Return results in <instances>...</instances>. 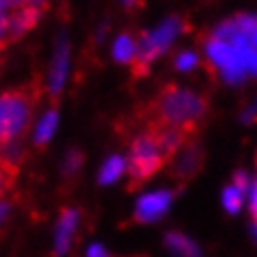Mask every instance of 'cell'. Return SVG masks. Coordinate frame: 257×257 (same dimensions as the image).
<instances>
[{
    "instance_id": "cell-14",
    "label": "cell",
    "mask_w": 257,
    "mask_h": 257,
    "mask_svg": "<svg viewBox=\"0 0 257 257\" xmlns=\"http://www.w3.org/2000/svg\"><path fill=\"white\" fill-rule=\"evenodd\" d=\"M16 175H18V166L11 164L9 159L0 157V196H3L11 185H14Z\"/></svg>"
},
{
    "instance_id": "cell-1",
    "label": "cell",
    "mask_w": 257,
    "mask_h": 257,
    "mask_svg": "<svg viewBox=\"0 0 257 257\" xmlns=\"http://www.w3.org/2000/svg\"><path fill=\"white\" fill-rule=\"evenodd\" d=\"M205 107L207 105L198 94L177 85H166L151 105L149 124L175 126L181 131L194 133L198 118L205 113Z\"/></svg>"
},
{
    "instance_id": "cell-4",
    "label": "cell",
    "mask_w": 257,
    "mask_h": 257,
    "mask_svg": "<svg viewBox=\"0 0 257 257\" xmlns=\"http://www.w3.org/2000/svg\"><path fill=\"white\" fill-rule=\"evenodd\" d=\"M164 155L155 144L151 133L138 138L131 146V159H128V175H131V188H138L140 183H144L149 177L164 166Z\"/></svg>"
},
{
    "instance_id": "cell-10",
    "label": "cell",
    "mask_w": 257,
    "mask_h": 257,
    "mask_svg": "<svg viewBox=\"0 0 257 257\" xmlns=\"http://www.w3.org/2000/svg\"><path fill=\"white\" fill-rule=\"evenodd\" d=\"M166 246H168L177 257H201V248H198L190 237H185L181 233H168V237H166Z\"/></svg>"
},
{
    "instance_id": "cell-12",
    "label": "cell",
    "mask_w": 257,
    "mask_h": 257,
    "mask_svg": "<svg viewBox=\"0 0 257 257\" xmlns=\"http://www.w3.org/2000/svg\"><path fill=\"white\" fill-rule=\"evenodd\" d=\"M198 164H201V155H198V151H185V153H183V157L179 159V164H177L175 175H177L179 179L192 177V175L196 172Z\"/></svg>"
},
{
    "instance_id": "cell-15",
    "label": "cell",
    "mask_w": 257,
    "mask_h": 257,
    "mask_svg": "<svg viewBox=\"0 0 257 257\" xmlns=\"http://www.w3.org/2000/svg\"><path fill=\"white\" fill-rule=\"evenodd\" d=\"M113 57L118 61H133L136 59V44L128 35H122L118 37V42H115L113 46Z\"/></svg>"
},
{
    "instance_id": "cell-13",
    "label": "cell",
    "mask_w": 257,
    "mask_h": 257,
    "mask_svg": "<svg viewBox=\"0 0 257 257\" xmlns=\"http://www.w3.org/2000/svg\"><path fill=\"white\" fill-rule=\"evenodd\" d=\"M122 172H124V159L122 157H109L100 170V183H113Z\"/></svg>"
},
{
    "instance_id": "cell-20",
    "label": "cell",
    "mask_w": 257,
    "mask_h": 257,
    "mask_svg": "<svg viewBox=\"0 0 257 257\" xmlns=\"http://www.w3.org/2000/svg\"><path fill=\"white\" fill-rule=\"evenodd\" d=\"M233 181H235L233 188H235V190H240V192H244V190L248 188V179H246V175H244V172H237Z\"/></svg>"
},
{
    "instance_id": "cell-21",
    "label": "cell",
    "mask_w": 257,
    "mask_h": 257,
    "mask_svg": "<svg viewBox=\"0 0 257 257\" xmlns=\"http://www.w3.org/2000/svg\"><path fill=\"white\" fill-rule=\"evenodd\" d=\"M87 257H107V253H105V248H102V246H98V244H94V246H89Z\"/></svg>"
},
{
    "instance_id": "cell-6",
    "label": "cell",
    "mask_w": 257,
    "mask_h": 257,
    "mask_svg": "<svg viewBox=\"0 0 257 257\" xmlns=\"http://www.w3.org/2000/svg\"><path fill=\"white\" fill-rule=\"evenodd\" d=\"M170 201H172V194L166 190L142 196L136 207V220L138 222H153V220H157V218H162L166 214V209L170 207Z\"/></svg>"
},
{
    "instance_id": "cell-16",
    "label": "cell",
    "mask_w": 257,
    "mask_h": 257,
    "mask_svg": "<svg viewBox=\"0 0 257 257\" xmlns=\"http://www.w3.org/2000/svg\"><path fill=\"white\" fill-rule=\"evenodd\" d=\"M222 203L229 214H235V211L242 207V192L235 188H227L222 192Z\"/></svg>"
},
{
    "instance_id": "cell-2",
    "label": "cell",
    "mask_w": 257,
    "mask_h": 257,
    "mask_svg": "<svg viewBox=\"0 0 257 257\" xmlns=\"http://www.w3.org/2000/svg\"><path fill=\"white\" fill-rule=\"evenodd\" d=\"M33 92L31 89H14L0 96V142L7 146L20 138L27 122L31 118V105H33Z\"/></svg>"
},
{
    "instance_id": "cell-18",
    "label": "cell",
    "mask_w": 257,
    "mask_h": 257,
    "mask_svg": "<svg viewBox=\"0 0 257 257\" xmlns=\"http://www.w3.org/2000/svg\"><path fill=\"white\" fill-rule=\"evenodd\" d=\"M7 29H9V16L5 14V9H0V48L7 46Z\"/></svg>"
},
{
    "instance_id": "cell-9",
    "label": "cell",
    "mask_w": 257,
    "mask_h": 257,
    "mask_svg": "<svg viewBox=\"0 0 257 257\" xmlns=\"http://www.w3.org/2000/svg\"><path fill=\"white\" fill-rule=\"evenodd\" d=\"M76 220H79V214L74 209H66L61 216L59 224H57V237H55V253L61 255L66 253V248L70 246V240H72V233L76 229Z\"/></svg>"
},
{
    "instance_id": "cell-3",
    "label": "cell",
    "mask_w": 257,
    "mask_h": 257,
    "mask_svg": "<svg viewBox=\"0 0 257 257\" xmlns=\"http://www.w3.org/2000/svg\"><path fill=\"white\" fill-rule=\"evenodd\" d=\"M183 29H185L183 20L170 18V20H166L157 31L144 33L142 37H140V44L136 46V59H133V74L144 76L146 70H149V63L155 59L157 55H162Z\"/></svg>"
},
{
    "instance_id": "cell-22",
    "label": "cell",
    "mask_w": 257,
    "mask_h": 257,
    "mask_svg": "<svg viewBox=\"0 0 257 257\" xmlns=\"http://www.w3.org/2000/svg\"><path fill=\"white\" fill-rule=\"evenodd\" d=\"M250 207H253V214H255V218H257V183H255L253 192H250Z\"/></svg>"
},
{
    "instance_id": "cell-17",
    "label": "cell",
    "mask_w": 257,
    "mask_h": 257,
    "mask_svg": "<svg viewBox=\"0 0 257 257\" xmlns=\"http://www.w3.org/2000/svg\"><path fill=\"white\" fill-rule=\"evenodd\" d=\"M198 63V57L194 53H181L177 57V68L179 70H192Z\"/></svg>"
},
{
    "instance_id": "cell-11",
    "label": "cell",
    "mask_w": 257,
    "mask_h": 257,
    "mask_svg": "<svg viewBox=\"0 0 257 257\" xmlns=\"http://www.w3.org/2000/svg\"><path fill=\"white\" fill-rule=\"evenodd\" d=\"M55 128H57V113L55 111H48L40 120V124H37V128H35V144L37 146H44L50 138H53Z\"/></svg>"
},
{
    "instance_id": "cell-19",
    "label": "cell",
    "mask_w": 257,
    "mask_h": 257,
    "mask_svg": "<svg viewBox=\"0 0 257 257\" xmlns=\"http://www.w3.org/2000/svg\"><path fill=\"white\" fill-rule=\"evenodd\" d=\"M79 166H81V155H79V153H70V155H68V159H66V172H74L76 168H79Z\"/></svg>"
},
{
    "instance_id": "cell-24",
    "label": "cell",
    "mask_w": 257,
    "mask_h": 257,
    "mask_svg": "<svg viewBox=\"0 0 257 257\" xmlns=\"http://www.w3.org/2000/svg\"><path fill=\"white\" fill-rule=\"evenodd\" d=\"M122 3H124V5H126V7H133V5H136V3H138V0H122Z\"/></svg>"
},
{
    "instance_id": "cell-5",
    "label": "cell",
    "mask_w": 257,
    "mask_h": 257,
    "mask_svg": "<svg viewBox=\"0 0 257 257\" xmlns=\"http://www.w3.org/2000/svg\"><path fill=\"white\" fill-rule=\"evenodd\" d=\"M207 55H209V59L214 61L218 68H220V72H222V76L227 81L237 83V81L244 79L246 70H244L240 55L235 53L231 44L211 40V42H207Z\"/></svg>"
},
{
    "instance_id": "cell-8",
    "label": "cell",
    "mask_w": 257,
    "mask_h": 257,
    "mask_svg": "<svg viewBox=\"0 0 257 257\" xmlns=\"http://www.w3.org/2000/svg\"><path fill=\"white\" fill-rule=\"evenodd\" d=\"M66 74H68V44L66 40H59L57 42V53H55V59H53V70H50V92H59L63 81H66Z\"/></svg>"
},
{
    "instance_id": "cell-7",
    "label": "cell",
    "mask_w": 257,
    "mask_h": 257,
    "mask_svg": "<svg viewBox=\"0 0 257 257\" xmlns=\"http://www.w3.org/2000/svg\"><path fill=\"white\" fill-rule=\"evenodd\" d=\"M42 16V7H20L16 14L9 16V29H7V42H14L24 33H29L31 29L37 24Z\"/></svg>"
},
{
    "instance_id": "cell-25",
    "label": "cell",
    "mask_w": 257,
    "mask_h": 257,
    "mask_svg": "<svg viewBox=\"0 0 257 257\" xmlns=\"http://www.w3.org/2000/svg\"><path fill=\"white\" fill-rule=\"evenodd\" d=\"M3 149H5V146H3V142H0V153H3Z\"/></svg>"
},
{
    "instance_id": "cell-23",
    "label": "cell",
    "mask_w": 257,
    "mask_h": 257,
    "mask_svg": "<svg viewBox=\"0 0 257 257\" xmlns=\"http://www.w3.org/2000/svg\"><path fill=\"white\" fill-rule=\"evenodd\" d=\"M5 214H7V205H0V220L5 218Z\"/></svg>"
}]
</instances>
